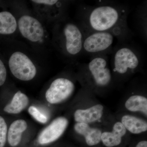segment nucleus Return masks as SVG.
Wrapping results in <instances>:
<instances>
[{"label":"nucleus","mask_w":147,"mask_h":147,"mask_svg":"<svg viewBox=\"0 0 147 147\" xmlns=\"http://www.w3.org/2000/svg\"><path fill=\"white\" fill-rule=\"evenodd\" d=\"M128 13L125 6L109 2L83 6L81 27L84 33L108 32L119 41L129 40L131 34L127 27Z\"/></svg>","instance_id":"obj_1"},{"label":"nucleus","mask_w":147,"mask_h":147,"mask_svg":"<svg viewBox=\"0 0 147 147\" xmlns=\"http://www.w3.org/2000/svg\"><path fill=\"white\" fill-rule=\"evenodd\" d=\"M129 40L119 41L113 47L110 64L113 71L120 76L133 73L143 64L141 51Z\"/></svg>","instance_id":"obj_2"},{"label":"nucleus","mask_w":147,"mask_h":147,"mask_svg":"<svg viewBox=\"0 0 147 147\" xmlns=\"http://www.w3.org/2000/svg\"><path fill=\"white\" fill-rule=\"evenodd\" d=\"M82 64L83 74L91 78L96 86L105 88L110 85L112 75L108 55H96L91 57L88 63Z\"/></svg>","instance_id":"obj_3"},{"label":"nucleus","mask_w":147,"mask_h":147,"mask_svg":"<svg viewBox=\"0 0 147 147\" xmlns=\"http://www.w3.org/2000/svg\"><path fill=\"white\" fill-rule=\"evenodd\" d=\"M82 54L91 57L96 55L111 54L115 36L108 32L84 33Z\"/></svg>","instance_id":"obj_4"},{"label":"nucleus","mask_w":147,"mask_h":147,"mask_svg":"<svg viewBox=\"0 0 147 147\" xmlns=\"http://www.w3.org/2000/svg\"><path fill=\"white\" fill-rule=\"evenodd\" d=\"M9 65L13 76L21 81H30L36 75L35 66L28 56L21 52H16L11 55Z\"/></svg>","instance_id":"obj_5"},{"label":"nucleus","mask_w":147,"mask_h":147,"mask_svg":"<svg viewBox=\"0 0 147 147\" xmlns=\"http://www.w3.org/2000/svg\"><path fill=\"white\" fill-rule=\"evenodd\" d=\"M62 34L66 53L72 57L82 54L84 35L81 27L73 23H67L64 26Z\"/></svg>","instance_id":"obj_6"},{"label":"nucleus","mask_w":147,"mask_h":147,"mask_svg":"<svg viewBox=\"0 0 147 147\" xmlns=\"http://www.w3.org/2000/svg\"><path fill=\"white\" fill-rule=\"evenodd\" d=\"M74 89L75 86L71 80L62 77L57 78L52 82L47 89L45 98L51 104H58L68 98Z\"/></svg>","instance_id":"obj_7"},{"label":"nucleus","mask_w":147,"mask_h":147,"mask_svg":"<svg viewBox=\"0 0 147 147\" xmlns=\"http://www.w3.org/2000/svg\"><path fill=\"white\" fill-rule=\"evenodd\" d=\"M18 26L23 36L32 42H37L43 36L44 30L42 25L38 20L32 16H21L18 20Z\"/></svg>","instance_id":"obj_8"},{"label":"nucleus","mask_w":147,"mask_h":147,"mask_svg":"<svg viewBox=\"0 0 147 147\" xmlns=\"http://www.w3.org/2000/svg\"><path fill=\"white\" fill-rule=\"evenodd\" d=\"M68 124V121L65 117L55 119L40 132L38 139V143L46 145L55 142L63 134Z\"/></svg>","instance_id":"obj_9"},{"label":"nucleus","mask_w":147,"mask_h":147,"mask_svg":"<svg viewBox=\"0 0 147 147\" xmlns=\"http://www.w3.org/2000/svg\"><path fill=\"white\" fill-rule=\"evenodd\" d=\"M103 107L100 104L94 105L86 109H78L74 113L76 123H88L100 119L103 115Z\"/></svg>","instance_id":"obj_10"},{"label":"nucleus","mask_w":147,"mask_h":147,"mask_svg":"<svg viewBox=\"0 0 147 147\" xmlns=\"http://www.w3.org/2000/svg\"><path fill=\"white\" fill-rule=\"evenodd\" d=\"M126 129L121 122L114 124L112 131H105L101 134V141L107 147L118 146L122 141V138L125 135Z\"/></svg>","instance_id":"obj_11"},{"label":"nucleus","mask_w":147,"mask_h":147,"mask_svg":"<svg viewBox=\"0 0 147 147\" xmlns=\"http://www.w3.org/2000/svg\"><path fill=\"white\" fill-rule=\"evenodd\" d=\"M74 129L76 133L84 136L88 146H95L101 141L102 133L100 130L91 127L88 124L76 123L74 125Z\"/></svg>","instance_id":"obj_12"},{"label":"nucleus","mask_w":147,"mask_h":147,"mask_svg":"<svg viewBox=\"0 0 147 147\" xmlns=\"http://www.w3.org/2000/svg\"><path fill=\"white\" fill-rule=\"evenodd\" d=\"M27 127L28 124L24 120H16L12 122L9 128L7 135L9 144L11 146H18L21 142L22 134Z\"/></svg>","instance_id":"obj_13"},{"label":"nucleus","mask_w":147,"mask_h":147,"mask_svg":"<svg viewBox=\"0 0 147 147\" xmlns=\"http://www.w3.org/2000/svg\"><path fill=\"white\" fill-rule=\"evenodd\" d=\"M29 102L26 95L19 91L13 96L11 101L6 105L4 111L8 114H19L26 108Z\"/></svg>","instance_id":"obj_14"},{"label":"nucleus","mask_w":147,"mask_h":147,"mask_svg":"<svg viewBox=\"0 0 147 147\" xmlns=\"http://www.w3.org/2000/svg\"><path fill=\"white\" fill-rule=\"evenodd\" d=\"M126 130L134 134H139L147 130L146 121L134 116L125 115L121 119V122Z\"/></svg>","instance_id":"obj_15"},{"label":"nucleus","mask_w":147,"mask_h":147,"mask_svg":"<svg viewBox=\"0 0 147 147\" xmlns=\"http://www.w3.org/2000/svg\"><path fill=\"white\" fill-rule=\"evenodd\" d=\"M17 22L15 17L10 12H0V34H10L17 28Z\"/></svg>","instance_id":"obj_16"},{"label":"nucleus","mask_w":147,"mask_h":147,"mask_svg":"<svg viewBox=\"0 0 147 147\" xmlns=\"http://www.w3.org/2000/svg\"><path fill=\"white\" fill-rule=\"evenodd\" d=\"M125 107L131 112H140L147 115V99L140 95H134L130 96L125 103Z\"/></svg>","instance_id":"obj_17"},{"label":"nucleus","mask_w":147,"mask_h":147,"mask_svg":"<svg viewBox=\"0 0 147 147\" xmlns=\"http://www.w3.org/2000/svg\"><path fill=\"white\" fill-rule=\"evenodd\" d=\"M28 111L30 115L38 122L45 123L48 121L47 117L34 106L29 107Z\"/></svg>","instance_id":"obj_18"},{"label":"nucleus","mask_w":147,"mask_h":147,"mask_svg":"<svg viewBox=\"0 0 147 147\" xmlns=\"http://www.w3.org/2000/svg\"><path fill=\"white\" fill-rule=\"evenodd\" d=\"M7 135V127L5 120L0 116V147L5 146Z\"/></svg>","instance_id":"obj_19"},{"label":"nucleus","mask_w":147,"mask_h":147,"mask_svg":"<svg viewBox=\"0 0 147 147\" xmlns=\"http://www.w3.org/2000/svg\"><path fill=\"white\" fill-rule=\"evenodd\" d=\"M6 78V69L3 62L0 59V86L4 84Z\"/></svg>","instance_id":"obj_20"},{"label":"nucleus","mask_w":147,"mask_h":147,"mask_svg":"<svg viewBox=\"0 0 147 147\" xmlns=\"http://www.w3.org/2000/svg\"><path fill=\"white\" fill-rule=\"evenodd\" d=\"M33 2L38 4L47 5H53L58 2V1L55 0H34L32 1Z\"/></svg>","instance_id":"obj_21"},{"label":"nucleus","mask_w":147,"mask_h":147,"mask_svg":"<svg viewBox=\"0 0 147 147\" xmlns=\"http://www.w3.org/2000/svg\"><path fill=\"white\" fill-rule=\"evenodd\" d=\"M136 147H147V142L146 141H143L139 142L137 144Z\"/></svg>","instance_id":"obj_22"}]
</instances>
